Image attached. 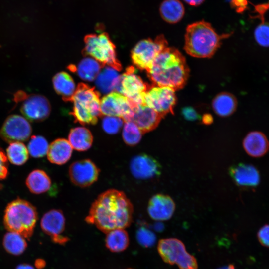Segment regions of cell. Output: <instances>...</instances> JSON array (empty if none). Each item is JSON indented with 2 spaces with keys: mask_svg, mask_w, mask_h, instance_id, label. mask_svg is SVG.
<instances>
[{
  "mask_svg": "<svg viewBox=\"0 0 269 269\" xmlns=\"http://www.w3.org/2000/svg\"><path fill=\"white\" fill-rule=\"evenodd\" d=\"M133 211L132 203L123 192L110 189L93 202L85 220L107 233L128 227L132 221Z\"/></svg>",
  "mask_w": 269,
  "mask_h": 269,
  "instance_id": "obj_1",
  "label": "cell"
},
{
  "mask_svg": "<svg viewBox=\"0 0 269 269\" xmlns=\"http://www.w3.org/2000/svg\"><path fill=\"white\" fill-rule=\"evenodd\" d=\"M147 73L153 85L168 87L175 91L186 84L189 69L179 50L167 47L157 55Z\"/></svg>",
  "mask_w": 269,
  "mask_h": 269,
  "instance_id": "obj_2",
  "label": "cell"
},
{
  "mask_svg": "<svg viewBox=\"0 0 269 269\" xmlns=\"http://www.w3.org/2000/svg\"><path fill=\"white\" fill-rule=\"evenodd\" d=\"M230 35L218 34L211 25L204 20L197 21L187 26L184 48L192 57L209 58L218 49L222 40Z\"/></svg>",
  "mask_w": 269,
  "mask_h": 269,
  "instance_id": "obj_3",
  "label": "cell"
},
{
  "mask_svg": "<svg viewBox=\"0 0 269 269\" xmlns=\"http://www.w3.org/2000/svg\"><path fill=\"white\" fill-rule=\"evenodd\" d=\"M37 219L35 207L28 201L17 198L6 206L3 222L8 231L17 233L29 239L33 233Z\"/></svg>",
  "mask_w": 269,
  "mask_h": 269,
  "instance_id": "obj_4",
  "label": "cell"
},
{
  "mask_svg": "<svg viewBox=\"0 0 269 269\" xmlns=\"http://www.w3.org/2000/svg\"><path fill=\"white\" fill-rule=\"evenodd\" d=\"M100 93L88 85L78 84L71 102H73L71 114L76 122L81 125H95L102 115Z\"/></svg>",
  "mask_w": 269,
  "mask_h": 269,
  "instance_id": "obj_5",
  "label": "cell"
},
{
  "mask_svg": "<svg viewBox=\"0 0 269 269\" xmlns=\"http://www.w3.org/2000/svg\"><path fill=\"white\" fill-rule=\"evenodd\" d=\"M84 43V55L90 56L104 66L107 65L117 71L121 70L122 67L117 57L115 45L107 33L87 35Z\"/></svg>",
  "mask_w": 269,
  "mask_h": 269,
  "instance_id": "obj_6",
  "label": "cell"
},
{
  "mask_svg": "<svg viewBox=\"0 0 269 269\" xmlns=\"http://www.w3.org/2000/svg\"><path fill=\"white\" fill-rule=\"evenodd\" d=\"M157 250L160 257L166 263L176 264L179 269H197L196 259L187 252L184 244L178 239H161Z\"/></svg>",
  "mask_w": 269,
  "mask_h": 269,
  "instance_id": "obj_7",
  "label": "cell"
},
{
  "mask_svg": "<svg viewBox=\"0 0 269 269\" xmlns=\"http://www.w3.org/2000/svg\"><path fill=\"white\" fill-rule=\"evenodd\" d=\"M167 45V41L162 34L157 36L154 40L149 38L139 41L131 51L133 63L138 69L147 72L156 57Z\"/></svg>",
  "mask_w": 269,
  "mask_h": 269,
  "instance_id": "obj_8",
  "label": "cell"
},
{
  "mask_svg": "<svg viewBox=\"0 0 269 269\" xmlns=\"http://www.w3.org/2000/svg\"><path fill=\"white\" fill-rule=\"evenodd\" d=\"M138 106L125 95L115 91L104 96L100 101L102 115L119 117L124 122L131 121Z\"/></svg>",
  "mask_w": 269,
  "mask_h": 269,
  "instance_id": "obj_9",
  "label": "cell"
},
{
  "mask_svg": "<svg viewBox=\"0 0 269 269\" xmlns=\"http://www.w3.org/2000/svg\"><path fill=\"white\" fill-rule=\"evenodd\" d=\"M149 86L135 74L133 66H129L120 75L116 91L125 95L136 106H139L144 104V94Z\"/></svg>",
  "mask_w": 269,
  "mask_h": 269,
  "instance_id": "obj_10",
  "label": "cell"
},
{
  "mask_svg": "<svg viewBox=\"0 0 269 269\" xmlns=\"http://www.w3.org/2000/svg\"><path fill=\"white\" fill-rule=\"evenodd\" d=\"M175 91L168 87L150 86L144 94V104L162 117L167 114H173L176 103Z\"/></svg>",
  "mask_w": 269,
  "mask_h": 269,
  "instance_id": "obj_11",
  "label": "cell"
},
{
  "mask_svg": "<svg viewBox=\"0 0 269 269\" xmlns=\"http://www.w3.org/2000/svg\"><path fill=\"white\" fill-rule=\"evenodd\" d=\"M16 99L22 100L20 111L24 117L31 122H40L49 115L51 106L48 100L39 94H17Z\"/></svg>",
  "mask_w": 269,
  "mask_h": 269,
  "instance_id": "obj_12",
  "label": "cell"
},
{
  "mask_svg": "<svg viewBox=\"0 0 269 269\" xmlns=\"http://www.w3.org/2000/svg\"><path fill=\"white\" fill-rule=\"evenodd\" d=\"M32 133L28 120L22 116L13 114L4 121L0 130V136L5 142L11 143L27 140Z\"/></svg>",
  "mask_w": 269,
  "mask_h": 269,
  "instance_id": "obj_13",
  "label": "cell"
},
{
  "mask_svg": "<svg viewBox=\"0 0 269 269\" xmlns=\"http://www.w3.org/2000/svg\"><path fill=\"white\" fill-rule=\"evenodd\" d=\"M68 172L74 184L80 187H86L97 180L100 169L92 161L85 159L72 163Z\"/></svg>",
  "mask_w": 269,
  "mask_h": 269,
  "instance_id": "obj_14",
  "label": "cell"
},
{
  "mask_svg": "<svg viewBox=\"0 0 269 269\" xmlns=\"http://www.w3.org/2000/svg\"><path fill=\"white\" fill-rule=\"evenodd\" d=\"M40 225L43 231L55 243L63 245L68 241L67 237L61 235L65 229V219L61 210L52 209L45 213Z\"/></svg>",
  "mask_w": 269,
  "mask_h": 269,
  "instance_id": "obj_15",
  "label": "cell"
},
{
  "mask_svg": "<svg viewBox=\"0 0 269 269\" xmlns=\"http://www.w3.org/2000/svg\"><path fill=\"white\" fill-rule=\"evenodd\" d=\"M132 175L138 179H148L159 176L161 166L159 162L152 156L141 153L134 156L130 164Z\"/></svg>",
  "mask_w": 269,
  "mask_h": 269,
  "instance_id": "obj_16",
  "label": "cell"
},
{
  "mask_svg": "<svg viewBox=\"0 0 269 269\" xmlns=\"http://www.w3.org/2000/svg\"><path fill=\"white\" fill-rule=\"evenodd\" d=\"M229 173L233 180L238 186L246 188H255L260 181V173L253 165L239 163L232 166Z\"/></svg>",
  "mask_w": 269,
  "mask_h": 269,
  "instance_id": "obj_17",
  "label": "cell"
},
{
  "mask_svg": "<svg viewBox=\"0 0 269 269\" xmlns=\"http://www.w3.org/2000/svg\"><path fill=\"white\" fill-rule=\"evenodd\" d=\"M175 209L173 199L168 195L157 194L153 196L149 201L147 212L149 216L156 221L169 219Z\"/></svg>",
  "mask_w": 269,
  "mask_h": 269,
  "instance_id": "obj_18",
  "label": "cell"
},
{
  "mask_svg": "<svg viewBox=\"0 0 269 269\" xmlns=\"http://www.w3.org/2000/svg\"><path fill=\"white\" fill-rule=\"evenodd\" d=\"M163 117L154 110L145 105H140L135 111L131 121L145 134L155 129Z\"/></svg>",
  "mask_w": 269,
  "mask_h": 269,
  "instance_id": "obj_19",
  "label": "cell"
},
{
  "mask_svg": "<svg viewBox=\"0 0 269 269\" xmlns=\"http://www.w3.org/2000/svg\"><path fill=\"white\" fill-rule=\"evenodd\" d=\"M243 146L246 152L253 157H260L269 149V142L266 136L259 131H252L245 137Z\"/></svg>",
  "mask_w": 269,
  "mask_h": 269,
  "instance_id": "obj_20",
  "label": "cell"
},
{
  "mask_svg": "<svg viewBox=\"0 0 269 269\" xmlns=\"http://www.w3.org/2000/svg\"><path fill=\"white\" fill-rule=\"evenodd\" d=\"M72 150L68 140L62 138H57L49 145L47 158L52 163L62 165L70 159Z\"/></svg>",
  "mask_w": 269,
  "mask_h": 269,
  "instance_id": "obj_21",
  "label": "cell"
},
{
  "mask_svg": "<svg viewBox=\"0 0 269 269\" xmlns=\"http://www.w3.org/2000/svg\"><path fill=\"white\" fill-rule=\"evenodd\" d=\"M56 92L65 101H71L76 87L72 77L67 72L62 71L55 75L52 79Z\"/></svg>",
  "mask_w": 269,
  "mask_h": 269,
  "instance_id": "obj_22",
  "label": "cell"
},
{
  "mask_svg": "<svg viewBox=\"0 0 269 269\" xmlns=\"http://www.w3.org/2000/svg\"><path fill=\"white\" fill-rule=\"evenodd\" d=\"M68 141L73 149L84 151L91 147L93 136L87 128L78 127L71 129L68 135Z\"/></svg>",
  "mask_w": 269,
  "mask_h": 269,
  "instance_id": "obj_23",
  "label": "cell"
},
{
  "mask_svg": "<svg viewBox=\"0 0 269 269\" xmlns=\"http://www.w3.org/2000/svg\"><path fill=\"white\" fill-rule=\"evenodd\" d=\"M120 77L116 70L110 66L105 67L96 78V85L100 91L108 94L116 90Z\"/></svg>",
  "mask_w": 269,
  "mask_h": 269,
  "instance_id": "obj_24",
  "label": "cell"
},
{
  "mask_svg": "<svg viewBox=\"0 0 269 269\" xmlns=\"http://www.w3.org/2000/svg\"><path fill=\"white\" fill-rule=\"evenodd\" d=\"M72 71L77 72L79 77L83 80H94L101 71L103 65L93 58L86 57L83 59L77 67L70 66Z\"/></svg>",
  "mask_w": 269,
  "mask_h": 269,
  "instance_id": "obj_25",
  "label": "cell"
},
{
  "mask_svg": "<svg viewBox=\"0 0 269 269\" xmlns=\"http://www.w3.org/2000/svg\"><path fill=\"white\" fill-rule=\"evenodd\" d=\"M212 106L217 115L221 117H227L235 111L237 101L234 95L224 92L215 96L212 101Z\"/></svg>",
  "mask_w": 269,
  "mask_h": 269,
  "instance_id": "obj_26",
  "label": "cell"
},
{
  "mask_svg": "<svg viewBox=\"0 0 269 269\" xmlns=\"http://www.w3.org/2000/svg\"><path fill=\"white\" fill-rule=\"evenodd\" d=\"M26 184L31 193L39 194L47 192L50 188L51 181L44 171L36 169L28 175Z\"/></svg>",
  "mask_w": 269,
  "mask_h": 269,
  "instance_id": "obj_27",
  "label": "cell"
},
{
  "mask_svg": "<svg viewBox=\"0 0 269 269\" xmlns=\"http://www.w3.org/2000/svg\"><path fill=\"white\" fill-rule=\"evenodd\" d=\"M160 13L166 22L176 23L183 18L185 9L179 0H164L160 6Z\"/></svg>",
  "mask_w": 269,
  "mask_h": 269,
  "instance_id": "obj_28",
  "label": "cell"
},
{
  "mask_svg": "<svg viewBox=\"0 0 269 269\" xmlns=\"http://www.w3.org/2000/svg\"><path fill=\"white\" fill-rule=\"evenodd\" d=\"M106 247L112 252H120L127 249L129 244V238L124 229H116L106 233Z\"/></svg>",
  "mask_w": 269,
  "mask_h": 269,
  "instance_id": "obj_29",
  "label": "cell"
},
{
  "mask_svg": "<svg viewBox=\"0 0 269 269\" xmlns=\"http://www.w3.org/2000/svg\"><path fill=\"white\" fill-rule=\"evenodd\" d=\"M3 246L9 253L14 255L22 254L26 249L27 243L21 235L9 231L4 236Z\"/></svg>",
  "mask_w": 269,
  "mask_h": 269,
  "instance_id": "obj_30",
  "label": "cell"
},
{
  "mask_svg": "<svg viewBox=\"0 0 269 269\" xmlns=\"http://www.w3.org/2000/svg\"><path fill=\"white\" fill-rule=\"evenodd\" d=\"M6 157L15 165H21L28 159L29 152L26 146L21 142L9 143L6 149Z\"/></svg>",
  "mask_w": 269,
  "mask_h": 269,
  "instance_id": "obj_31",
  "label": "cell"
},
{
  "mask_svg": "<svg viewBox=\"0 0 269 269\" xmlns=\"http://www.w3.org/2000/svg\"><path fill=\"white\" fill-rule=\"evenodd\" d=\"M143 133L132 121L124 122L122 137L124 142L129 146H134L140 141Z\"/></svg>",
  "mask_w": 269,
  "mask_h": 269,
  "instance_id": "obj_32",
  "label": "cell"
},
{
  "mask_svg": "<svg viewBox=\"0 0 269 269\" xmlns=\"http://www.w3.org/2000/svg\"><path fill=\"white\" fill-rule=\"evenodd\" d=\"M49 144L47 140L40 135L32 136L28 144L29 154L34 158H40L47 154Z\"/></svg>",
  "mask_w": 269,
  "mask_h": 269,
  "instance_id": "obj_33",
  "label": "cell"
},
{
  "mask_svg": "<svg viewBox=\"0 0 269 269\" xmlns=\"http://www.w3.org/2000/svg\"><path fill=\"white\" fill-rule=\"evenodd\" d=\"M254 35L258 45L264 47H269V22L262 20L256 27Z\"/></svg>",
  "mask_w": 269,
  "mask_h": 269,
  "instance_id": "obj_34",
  "label": "cell"
},
{
  "mask_svg": "<svg viewBox=\"0 0 269 269\" xmlns=\"http://www.w3.org/2000/svg\"><path fill=\"white\" fill-rule=\"evenodd\" d=\"M124 122L121 118L105 116L102 119V126L106 133L113 134L118 133Z\"/></svg>",
  "mask_w": 269,
  "mask_h": 269,
  "instance_id": "obj_35",
  "label": "cell"
},
{
  "mask_svg": "<svg viewBox=\"0 0 269 269\" xmlns=\"http://www.w3.org/2000/svg\"><path fill=\"white\" fill-rule=\"evenodd\" d=\"M136 236L139 244L145 247L153 246L156 239L154 233L143 226L140 227L137 230Z\"/></svg>",
  "mask_w": 269,
  "mask_h": 269,
  "instance_id": "obj_36",
  "label": "cell"
},
{
  "mask_svg": "<svg viewBox=\"0 0 269 269\" xmlns=\"http://www.w3.org/2000/svg\"><path fill=\"white\" fill-rule=\"evenodd\" d=\"M7 158L0 146V181L6 178L8 174Z\"/></svg>",
  "mask_w": 269,
  "mask_h": 269,
  "instance_id": "obj_37",
  "label": "cell"
},
{
  "mask_svg": "<svg viewBox=\"0 0 269 269\" xmlns=\"http://www.w3.org/2000/svg\"><path fill=\"white\" fill-rule=\"evenodd\" d=\"M257 238L263 246L269 247V225L263 226L257 233Z\"/></svg>",
  "mask_w": 269,
  "mask_h": 269,
  "instance_id": "obj_38",
  "label": "cell"
},
{
  "mask_svg": "<svg viewBox=\"0 0 269 269\" xmlns=\"http://www.w3.org/2000/svg\"><path fill=\"white\" fill-rule=\"evenodd\" d=\"M183 117L187 120L195 121L199 118V115L196 111L192 107H187L182 110Z\"/></svg>",
  "mask_w": 269,
  "mask_h": 269,
  "instance_id": "obj_39",
  "label": "cell"
},
{
  "mask_svg": "<svg viewBox=\"0 0 269 269\" xmlns=\"http://www.w3.org/2000/svg\"><path fill=\"white\" fill-rule=\"evenodd\" d=\"M247 0H232L231 5L236 8V11L242 13L247 8Z\"/></svg>",
  "mask_w": 269,
  "mask_h": 269,
  "instance_id": "obj_40",
  "label": "cell"
},
{
  "mask_svg": "<svg viewBox=\"0 0 269 269\" xmlns=\"http://www.w3.org/2000/svg\"><path fill=\"white\" fill-rule=\"evenodd\" d=\"M255 7V11L258 13L257 16L261 20L264 19V14L269 9V3L259 4Z\"/></svg>",
  "mask_w": 269,
  "mask_h": 269,
  "instance_id": "obj_41",
  "label": "cell"
},
{
  "mask_svg": "<svg viewBox=\"0 0 269 269\" xmlns=\"http://www.w3.org/2000/svg\"><path fill=\"white\" fill-rule=\"evenodd\" d=\"M185 2L191 6H198L200 5L204 0H183Z\"/></svg>",
  "mask_w": 269,
  "mask_h": 269,
  "instance_id": "obj_42",
  "label": "cell"
},
{
  "mask_svg": "<svg viewBox=\"0 0 269 269\" xmlns=\"http://www.w3.org/2000/svg\"><path fill=\"white\" fill-rule=\"evenodd\" d=\"M212 118L211 115L209 114H206L204 115L203 117V122L206 124H208L211 123L212 122Z\"/></svg>",
  "mask_w": 269,
  "mask_h": 269,
  "instance_id": "obj_43",
  "label": "cell"
},
{
  "mask_svg": "<svg viewBox=\"0 0 269 269\" xmlns=\"http://www.w3.org/2000/svg\"><path fill=\"white\" fill-rule=\"evenodd\" d=\"M16 269H35L32 266L28 264H21L18 266Z\"/></svg>",
  "mask_w": 269,
  "mask_h": 269,
  "instance_id": "obj_44",
  "label": "cell"
},
{
  "mask_svg": "<svg viewBox=\"0 0 269 269\" xmlns=\"http://www.w3.org/2000/svg\"><path fill=\"white\" fill-rule=\"evenodd\" d=\"M36 266L38 268H41L45 265L44 262L41 260H37L35 262Z\"/></svg>",
  "mask_w": 269,
  "mask_h": 269,
  "instance_id": "obj_45",
  "label": "cell"
},
{
  "mask_svg": "<svg viewBox=\"0 0 269 269\" xmlns=\"http://www.w3.org/2000/svg\"><path fill=\"white\" fill-rule=\"evenodd\" d=\"M219 269H235L233 265H229L228 266L222 267Z\"/></svg>",
  "mask_w": 269,
  "mask_h": 269,
  "instance_id": "obj_46",
  "label": "cell"
},
{
  "mask_svg": "<svg viewBox=\"0 0 269 269\" xmlns=\"http://www.w3.org/2000/svg\"></svg>",
  "mask_w": 269,
  "mask_h": 269,
  "instance_id": "obj_47",
  "label": "cell"
}]
</instances>
